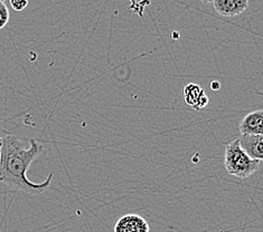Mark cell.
<instances>
[{
	"instance_id": "1",
	"label": "cell",
	"mask_w": 263,
	"mask_h": 232,
	"mask_svg": "<svg viewBox=\"0 0 263 232\" xmlns=\"http://www.w3.org/2000/svg\"><path fill=\"white\" fill-rule=\"evenodd\" d=\"M44 152V146L35 139L29 140V146L24 147L21 140L12 135L3 137L0 152V182L16 191L39 194L47 190L52 183L53 173L42 183H34L27 178V171L34 160Z\"/></svg>"
},
{
	"instance_id": "2",
	"label": "cell",
	"mask_w": 263,
	"mask_h": 232,
	"mask_svg": "<svg viewBox=\"0 0 263 232\" xmlns=\"http://www.w3.org/2000/svg\"><path fill=\"white\" fill-rule=\"evenodd\" d=\"M224 165L231 175L239 179H247L259 170L261 161L250 158L241 149L239 139H236L225 147Z\"/></svg>"
},
{
	"instance_id": "3",
	"label": "cell",
	"mask_w": 263,
	"mask_h": 232,
	"mask_svg": "<svg viewBox=\"0 0 263 232\" xmlns=\"http://www.w3.org/2000/svg\"><path fill=\"white\" fill-rule=\"evenodd\" d=\"M115 232H149V224L140 216L126 215L117 221Z\"/></svg>"
},
{
	"instance_id": "4",
	"label": "cell",
	"mask_w": 263,
	"mask_h": 232,
	"mask_svg": "<svg viewBox=\"0 0 263 232\" xmlns=\"http://www.w3.org/2000/svg\"><path fill=\"white\" fill-rule=\"evenodd\" d=\"M213 5L221 16L236 17L249 8V0H214Z\"/></svg>"
},
{
	"instance_id": "5",
	"label": "cell",
	"mask_w": 263,
	"mask_h": 232,
	"mask_svg": "<svg viewBox=\"0 0 263 232\" xmlns=\"http://www.w3.org/2000/svg\"><path fill=\"white\" fill-rule=\"evenodd\" d=\"M240 133L242 135H262L263 133V112L254 111L244 116L240 123Z\"/></svg>"
},
{
	"instance_id": "6",
	"label": "cell",
	"mask_w": 263,
	"mask_h": 232,
	"mask_svg": "<svg viewBox=\"0 0 263 232\" xmlns=\"http://www.w3.org/2000/svg\"><path fill=\"white\" fill-rule=\"evenodd\" d=\"M241 149L253 160H263V135H241Z\"/></svg>"
},
{
	"instance_id": "7",
	"label": "cell",
	"mask_w": 263,
	"mask_h": 232,
	"mask_svg": "<svg viewBox=\"0 0 263 232\" xmlns=\"http://www.w3.org/2000/svg\"><path fill=\"white\" fill-rule=\"evenodd\" d=\"M183 95L185 102L191 105L194 110H200L209 104V98L203 89L196 84H189L184 87Z\"/></svg>"
},
{
	"instance_id": "8",
	"label": "cell",
	"mask_w": 263,
	"mask_h": 232,
	"mask_svg": "<svg viewBox=\"0 0 263 232\" xmlns=\"http://www.w3.org/2000/svg\"><path fill=\"white\" fill-rule=\"evenodd\" d=\"M9 22V10L4 3H0V29L6 27Z\"/></svg>"
},
{
	"instance_id": "9",
	"label": "cell",
	"mask_w": 263,
	"mask_h": 232,
	"mask_svg": "<svg viewBox=\"0 0 263 232\" xmlns=\"http://www.w3.org/2000/svg\"><path fill=\"white\" fill-rule=\"evenodd\" d=\"M9 4L15 11H23L28 6V0H9Z\"/></svg>"
},
{
	"instance_id": "10",
	"label": "cell",
	"mask_w": 263,
	"mask_h": 232,
	"mask_svg": "<svg viewBox=\"0 0 263 232\" xmlns=\"http://www.w3.org/2000/svg\"><path fill=\"white\" fill-rule=\"evenodd\" d=\"M211 87H212V90H213V91H217V90L220 89V87H221V85L218 84L217 81H213V83L211 84Z\"/></svg>"
},
{
	"instance_id": "11",
	"label": "cell",
	"mask_w": 263,
	"mask_h": 232,
	"mask_svg": "<svg viewBox=\"0 0 263 232\" xmlns=\"http://www.w3.org/2000/svg\"><path fill=\"white\" fill-rule=\"evenodd\" d=\"M200 2L204 3V4H209V3H213L214 0H200Z\"/></svg>"
},
{
	"instance_id": "12",
	"label": "cell",
	"mask_w": 263,
	"mask_h": 232,
	"mask_svg": "<svg viewBox=\"0 0 263 232\" xmlns=\"http://www.w3.org/2000/svg\"><path fill=\"white\" fill-rule=\"evenodd\" d=\"M2 145H3V137H0V152H2Z\"/></svg>"
},
{
	"instance_id": "13",
	"label": "cell",
	"mask_w": 263,
	"mask_h": 232,
	"mask_svg": "<svg viewBox=\"0 0 263 232\" xmlns=\"http://www.w3.org/2000/svg\"><path fill=\"white\" fill-rule=\"evenodd\" d=\"M5 2V0H0V3H4Z\"/></svg>"
}]
</instances>
